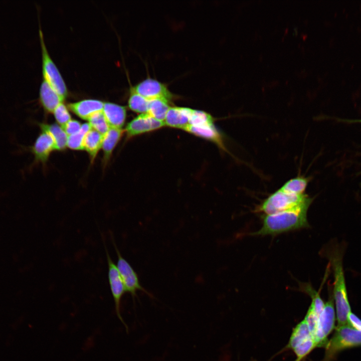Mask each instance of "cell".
<instances>
[{"label":"cell","mask_w":361,"mask_h":361,"mask_svg":"<svg viewBox=\"0 0 361 361\" xmlns=\"http://www.w3.org/2000/svg\"><path fill=\"white\" fill-rule=\"evenodd\" d=\"M309 206V205H306L274 214L265 215L263 218L261 228L251 235H275L308 228L307 212Z\"/></svg>","instance_id":"1"},{"label":"cell","mask_w":361,"mask_h":361,"mask_svg":"<svg viewBox=\"0 0 361 361\" xmlns=\"http://www.w3.org/2000/svg\"><path fill=\"white\" fill-rule=\"evenodd\" d=\"M313 199L305 194H290L279 189L265 199L257 207L256 211L271 215L306 205H310Z\"/></svg>","instance_id":"2"},{"label":"cell","mask_w":361,"mask_h":361,"mask_svg":"<svg viewBox=\"0 0 361 361\" xmlns=\"http://www.w3.org/2000/svg\"><path fill=\"white\" fill-rule=\"evenodd\" d=\"M361 346V331L348 324L337 326L332 337L326 346L325 361H329L340 351Z\"/></svg>","instance_id":"3"},{"label":"cell","mask_w":361,"mask_h":361,"mask_svg":"<svg viewBox=\"0 0 361 361\" xmlns=\"http://www.w3.org/2000/svg\"><path fill=\"white\" fill-rule=\"evenodd\" d=\"M334 283L333 297L335 302L337 326L347 324L348 316L351 312L348 302L343 267L336 265L333 268Z\"/></svg>","instance_id":"4"},{"label":"cell","mask_w":361,"mask_h":361,"mask_svg":"<svg viewBox=\"0 0 361 361\" xmlns=\"http://www.w3.org/2000/svg\"><path fill=\"white\" fill-rule=\"evenodd\" d=\"M39 36L42 54L43 79L48 82L57 93L65 98L67 94L65 83L48 52L41 29H39Z\"/></svg>","instance_id":"5"},{"label":"cell","mask_w":361,"mask_h":361,"mask_svg":"<svg viewBox=\"0 0 361 361\" xmlns=\"http://www.w3.org/2000/svg\"><path fill=\"white\" fill-rule=\"evenodd\" d=\"M105 250L108 265V282L114 302L116 314L127 331L128 327L121 314V302L126 292L125 289L116 265L111 259L106 247H105Z\"/></svg>","instance_id":"6"},{"label":"cell","mask_w":361,"mask_h":361,"mask_svg":"<svg viewBox=\"0 0 361 361\" xmlns=\"http://www.w3.org/2000/svg\"><path fill=\"white\" fill-rule=\"evenodd\" d=\"M112 241L117 256L116 266L123 283L125 291L130 293L133 299L137 296V291H142L150 295L141 285L137 274L130 264L122 256L114 239H112Z\"/></svg>","instance_id":"7"},{"label":"cell","mask_w":361,"mask_h":361,"mask_svg":"<svg viewBox=\"0 0 361 361\" xmlns=\"http://www.w3.org/2000/svg\"><path fill=\"white\" fill-rule=\"evenodd\" d=\"M335 322V312L333 295L324 303L322 311L319 316L318 325L314 340L317 347L326 346L328 334L332 331Z\"/></svg>","instance_id":"8"},{"label":"cell","mask_w":361,"mask_h":361,"mask_svg":"<svg viewBox=\"0 0 361 361\" xmlns=\"http://www.w3.org/2000/svg\"><path fill=\"white\" fill-rule=\"evenodd\" d=\"M131 90L149 100L163 99L170 101L173 98V94L164 84L150 78L141 81Z\"/></svg>","instance_id":"9"},{"label":"cell","mask_w":361,"mask_h":361,"mask_svg":"<svg viewBox=\"0 0 361 361\" xmlns=\"http://www.w3.org/2000/svg\"><path fill=\"white\" fill-rule=\"evenodd\" d=\"M165 125L164 122L151 117L148 113L141 114L130 121L125 131L129 137L159 129Z\"/></svg>","instance_id":"10"},{"label":"cell","mask_w":361,"mask_h":361,"mask_svg":"<svg viewBox=\"0 0 361 361\" xmlns=\"http://www.w3.org/2000/svg\"><path fill=\"white\" fill-rule=\"evenodd\" d=\"M55 149L54 141L49 133L41 130L30 150L36 162L46 163L52 151Z\"/></svg>","instance_id":"11"},{"label":"cell","mask_w":361,"mask_h":361,"mask_svg":"<svg viewBox=\"0 0 361 361\" xmlns=\"http://www.w3.org/2000/svg\"><path fill=\"white\" fill-rule=\"evenodd\" d=\"M193 109L182 107H170L167 112L165 125L185 130L189 126Z\"/></svg>","instance_id":"12"},{"label":"cell","mask_w":361,"mask_h":361,"mask_svg":"<svg viewBox=\"0 0 361 361\" xmlns=\"http://www.w3.org/2000/svg\"><path fill=\"white\" fill-rule=\"evenodd\" d=\"M104 103L96 99H85L70 103L68 107L80 118L88 120L93 114L102 111Z\"/></svg>","instance_id":"13"},{"label":"cell","mask_w":361,"mask_h":361,"mask_svg":"<svg viewBox=\"0 0 361 361\" xmlns=\"http://www.w3.org/2000/svg\"><path fill=\"white\" fill-rule=\"evenodd\" d=\"M64 98L57 93L43 79L40 88V101L44 109L52 113L55 109L63 102Z\"/></svg>","instance_id":"14"},{"label":"cell","mask_w":361,"mask_h":361,"mask_svg":"<svg viewBox=\"0 0 361 361\" xmlns=\"http://www.w3.org/2000/svg\"><path fill=\"white\" fill-rule=\"evenodd\" d=\"M110 127L121 128L126 117L124 106L111 102H104L102 110Z\"/></svg>","instance_id":"15"},{"label":"cell","mask_w":361,"mask_h":361,"mask_svg":"<svg viewBox=\"0 0 361 361\" xmlns=\"http://www.w3.org/2000/svg\"><path fill=\"white\" fill-rule=\"evenodd\" d=\"M185 130L198 136L212 140L222 149H225L221 135L215 127L214 123L199 126H189Z\"/></svg>","instance_id":"16"},{"label":"cell","mask_w":361,"mask_h":361,"mask_svg":"<svg viewBox=\"0 0 361 361\" xmlns=\"http://www.w3.org/2000/svg\"><path fill=\"white\" fill-rule=\"evenodd\" d=\"M123 130L121 128L110 127L103 135L101 148L104 154V162L106 163L109 160L112 152L120 140Z\"/></svg>","instance_id":"17"},{"label":"cell","mask_w":361,"mask_h":361,"mask_svg":"<svg viewBox=\"0 0 361 361\" xmlns=\"http://www.w3.org/2000/svg\"><path fill=\"white\" fill-rule=\"evenodd\" d=\"M41 130L47 131L52 136L55 143V149L62 150L67 147L68 135L63 128L57 124H39Z\"/></svg>","instance_id":"18"},{"label":"cell","mask_w":361,"mask_h":361,"mask_svg":"<svg viewBox=\"0 0 361 361\" xmlns=\"http://www.w3.org/2000/svg\"><path fill=\"white\" fill-rule=\"evenodd\" d=\"M103 137V135L92 128L85 135L84 149L89 153L92 161L94 160L101 148Z\"/></svg>","instance_id":"19"},{"label":"cell","mask_w":361,"mask_h":361,"mask_svg":"<svg viewBox=\"0 0 361 361\" xmlns=\"http://www.w3.org/2000/svg\"><path fill=\"white\" fill-rule=\"evenodd\" d=\"M311 337H312L309 328L303 319L293 329L287 347L293 350L300 344Z\"/></svg>","instance_id":"20"},{"label":"cell","mask_w":361,"mask_h":361,"mask_svg":"<svg viewBox=\"0 0 361 361\" xmlns=\"http://www.w3.org/2000/svg\"><path fill=\"white\" fill-rule=\"evenodd\" d=\"M169 103V101L163 99L151 100L147 113L156 119L164 122L167 112L171 107Z\"/></svg>","instance_id":"21"},{"label":"cell","mask_w":361,"mask_h":361,"mask_svg":"<svg viewBox=\"0 0 361 361\" xmlns=\"http://www.w3.org/2000/svg\"><path fill=\"white\" fill-rule=\"evenodd\" d=\"M308 183V177L298 176L287 181L280 189L290 194L302 195L305 194Z\"/></svg>","instance_id":"22"},{"label":"cell","mask_w":361,"mask_h":361,"mask_svg":"<svg viewBox=\"0 0 361 361\" xmlns=\"http://www.w3.org/2000/svg\"><path fill=\"white\" fill-rule=\"evenodd\" d=\"M91 129L89 123L82 124L79 131L68 136L67 146L74 150L84 149V138L87 133Z\"/></svg>","instance_id":"23"},{"label":"cell","mask_w":361,"mask_h":361,"mask_svg":"<svg viewBox=\"0 0 361 361\" xmlns=\"http://www.w3.org/2000/svg\"><path fill=\"white\" fill-rule=\"evenodd\" d=\"M149 101L131 90L128 104L131 110L141 114L147 113Z\"/></svg>","instance_id":"24"},{"label":"cell","mask_w":361,"mask_h":361,"mask_svg":"<svg viewBox=\"0 0 361 361\" xmlns=\"http://www.w3.org/2000/svg\"><path fill=\"white\" fill-rule=\"evenodd\" d=\"M91 128L104 135L110 129L102 111L93 114L88 119Z\"/></svg>","instance_id":"25"},{"label":"cell","mask_w":361,"mask_h":361,"mask_svg":"<svg viewBox=\"0 0 361 361\" xmlns=\"http://www.w3.org/2000/svg\"><path fill=\"white\" fill-rule=\"evenodd\" d=\"M316 347L317 345L313 337L309 338L292 350L297 357L295 361H300Z\"/></svg>","instance_id":"26"},{"label":"cell","mask_w":361,"mask_h":361,"mask_svg":"<svg viewBox=\"0 0 361 361\" xmlns=\"http://www.w3.org/2000/svg\"><path fill=\"white\" fill-rule=\"evenodd\" d=\"M53 113L57 122L62 127L71 120L68 108L63 103L60 104Z\"/></svg>","instance_id":"27"},{"label":"cell","mask_w":361,"mask_h":361,"mask_svg":"<svg viewBox=\"0 0 361 361\" xmlns=\"http://www.w3.org/2000/svg\"><path fill=\"white\" fill-rule=\"evenodd\" d=\"M318 319L319 316L309 306L304 320L306 322L313 338L317 330Z\"/></svg>","instance_id":"28"},{"label":"cell","mask_w":361,"mask_h":361,"mask_svg":"<svg viewBox=\"0 0 361 361\" xmlns=\"http://www.w3.org/2000/svg\"><path fill=\"white\" fill-rule=\"evenodd\" d=\"M81 126L82 124H81L78 121L71 119L62 127V128L68 136L79 131Z\"/></svg>","instance_id":"29"},{"label":"cell","mask_w":361,"mask_h":361,"mask_svg":"<svg viewBox=\"0 0 361 361\" xmlns=\"http://www.w3.org/2000/svg\"><path fill=\"white\" fill-rule=\"evenodd\" d=\"M347 324L352 328L361 331V320L351 312L348 316Z\"/></svg>","instance_id":"30"},{"label":"cell","mask_w":361,"mask_h":361,"mask_svg":"<svg viewBox=\"0 0 361 361\" xmlns=\"http://www.w3.org/2000/svg\"><path fill=\"white\" fill-rule=\"evenodd\" d=\"M352 121V122H355H355H361V120H355V121H354V120H353V121Z\"/></svg>","instance_id":"31"}]
</instances>
